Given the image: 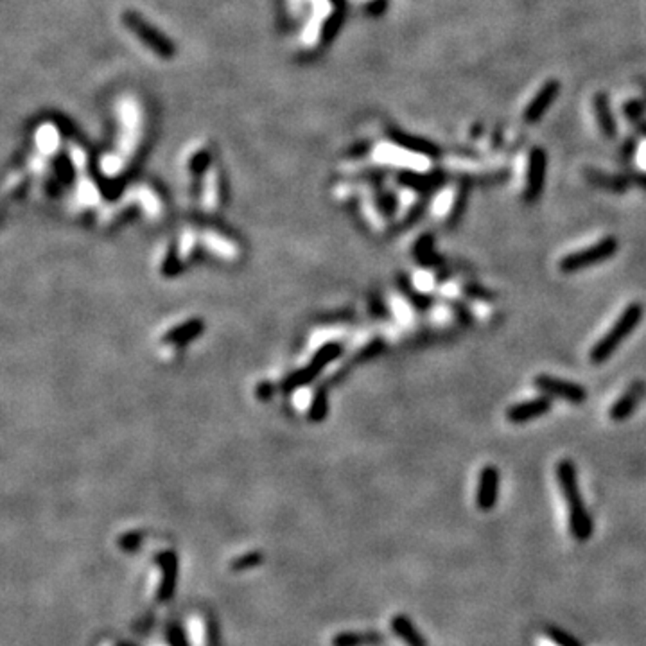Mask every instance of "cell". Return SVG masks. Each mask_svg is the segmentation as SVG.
<instances>
[{"label": "cell", "mask_w": 646, "mask_h": 646, "mask_svg": "<svg viewBox=\"0 0 646 646\" xmlns=\"http://www.w3.org/2000/svg\"><path fill=\"white\" fill-rule=\"evenodd\" d=\"M555 472H557V481L560 485V490H562L564 499H566L567 504L571 535L578 542L589 541L592 537V520L585 506H583L575 465L569 460H562V462L557 463Z\"/></svg>", "instance_id": "obj_1"}, {"label": "cell", "mask_w": 646, "mask_h": 646, "mask_svg": "<svg viewBox=\"0 0 646 646\" xmlns=\"http://www.w3.org/2000/svg\"><path fill=\"white\" fill-rule=\"evenodd\" d=\"M643 318V306L638 302L630 303L623 313H621L619 318L616 320L613 327L608 329V332L605 336H601L600 340L596 341V345L592 347L591 354H589V359H591L592 365H601L608 359V357L613 356L614 350L619 347L626 338L630 336L633 332V329L638 327L639 322Z\"/></svg>", "instance_id": "obj_2"}, {"label": "cell", "mask_w": 646, "mask_h": 646, "mask_svg": "<svg viewBox=\"0 0 646 646\" xmlns=\"http://www.w3.org/2000/svg\"><path fill=\"white\" fill-rule=\"evenodd\" d=\"M617 250H619V243H617L616 237H605V239L598 241V243L592 244V246L582 248L578 252L567 253V255L558 262V268L562 269L564 273L580 271V269L591 268V266L605 262V260L610 259Z\"/></svg>", "instance_id": "obj_3"}, {"label": "cell", "mask_w": 646, "mask_h": 646, "mask_svg": "<svg viewBox=\"0 0 646 646\" xmlns=\"http://www.w3.org/2000/svg\"><path fill=\"white\" fill-rule=\"evenodd\" d=\"M533 382H535V388L542 395H548V397H558V399H564L571 404H582L583 400L587 399V391L583 390V386L576 384V382L564 381V379L553 377V375L548 374L537 375Z\"/></svg>", "instance_id": "obj_4"}, {"label": "cell", "mask_w": 646, "mask_h": 646, "mask_svg": "<svg viewBox=\"0 0 646 646\" xmlns=\"http://www.w3.org/2000/svg\"><path fill=\"white\" fill-rule=\"evenodd\" d=\"M124 22H126V26L130 27L149 49H153L156 54L165 56V58L174 54V47L171 45V42L165 38L164 34L155 31V27L149 26V24H147L146 20H142L137 13H131V11L124 13Z\"/></svg>", "instance_id": "obj_5"}, {"label": "cell", "mask_w": 646, "mask_h": 646, "mask_svg": "<svg viewBox=\"0 0 646 646\" xmlns=\"http://www.w3.org/2000/svg\"><path fill=\"white\" fill-rule=\"evenodd\" d=\"M551 410V397L548 395H539L535 399L523 400L519 404H513L506 410V420L512 424H526L539 416L546 415Z\"/></svg>", "instance_id": "obj_6"}, {"label": "cell", "mask_w": 646, "mask_h": 646, "mask_svg": "<svg viewBox=\"0 0 646 646\" xmlns=\"http://www.w3.org/2000/svg\"><path fill=\"white\" fill-rule=\"evenodd\" d=\"M499 494V472L492 465L481 470L478 479V492H476V506L481 512H488L497 503Z\"/></svg>", "instance_id": "obj_7"}, {"label": "cell", "mask_w": 646, "mask_h": 646, "mask_svg": "<svg viewBox=\"0 0 646 646\" xmlns=\"http://www.w3.org/2000/svg\"><path fill=\"white\" fill-rule=\"evenodd\" d=\"M646 393V384L641 381L632 382L629 388H626L623 393L619 395V399L610 406L608 410V416L614 422H623V420L629 419L633 412H636V407L639 406V400L643 399V395Z\"/></svg>", "instance_id": "obj_8"}, {"label": "cell", "mask_w": 646, "mask_h": 646, "mask_svg": "<svg viewBox=\"0 0 646 646\" xmlns=\"http://www.w3.org/2000/svg\"><path fill=\"white\" fill-rule=\"evenodd\" d=\"M156 564L162 567L164 576L160 582V589L156 592L158 601L165 603V601L172 600L176 594V583H178V557L172 551H165V553L156 557Z\"/></svg>", "instance_id": "obj_9"}, {"label": "cell", "mask_w": 646, "mask_h": 646, "mask_svg": "<svg viewBox=\"0 0 646 646\" xmlns=\"http://www.w3.org/2000/svg\"><path fill=\"white\" fill-rule=\"evenodd\" d=\"M391 630L399 639H403L407 646H428V641L424 639V636L419 632L415 625L412 623V619L406 616V614H397L391 619Z\"/></svg>", "instance_id": "obj_10"}, {"label": "cell", "mask_w": 646, "mask_h": 646, "mask_svg": "<svg viewBox=\"0 0 646 646\" xmlns=\"http://www.w3.org/2000/svg\"><path fill=\"white\" fill-rule=\"evenodd\" d=\"M382 636L375 630L366 632H340L332 638V646H375L381 645Z\"/></svg>", "instance_id": "obj_11"}, {"label": "cell", "mask_w": 646, "mask_h": 646, "mask_svg": "<svg viewBox=\"0 0 646 646\" xmlns=\"http://www.w3.org/2000/svg\"><path fill=\"white\" fill-rule=\"evenodd\" d=\"M262 562H264V555L260 553V551H252V553L241 555V557L235 558L234 562L230 564V569L234 571V573H241V571H248L253 569V567L262 566Z\"/></svg>", "instance_id": "obj_12"}, {"label": "cell", "mask_w": 646, "mask_h": 646, "mask_svg": "<svg viewBox=\"0 0 646 646\" xmlns=\"http://www.w3.org/2000/svg\"><path fill=\"white\" fill-rule=\"evenodd\" d=\"M165 636H167L169 646H190L189 638H187V633H185V629L178 621H171V623H169Z\"/></svg>", "instance_id": "obj_13"}, {"label": "cell", "mask_w": 646, "mask_h": 646, "mask_svg": "<svg viewBox=\"0 0 646 646\" xmlns=\"http://www.w3.org/2000/svg\"><path fill=\"white\" fill-rule=\"evenodd\" d=\"M544 633L557 646H582V643H580L578 639L573 638V636H571V633H567L566 630L557 629V626H548Z\"/></svg>", "instance_id": "obj_14"}, {"label": "cell", "mask_w": 646, "mask_h": 646, "mask_svg": "<svg viewBox=\"0 0 646 646\" xmlns=\"http://www.w3.org/2000/svg\"><path fill=\"white\" fill-rule=\"evenodd\" d=\"M140 541H142V539H140V535H137V533L124 535V537L121 539V550L126 551V553H133V551L139 550Z\"/></svg>", "instance_id": "obj_15"}]
</instances>
